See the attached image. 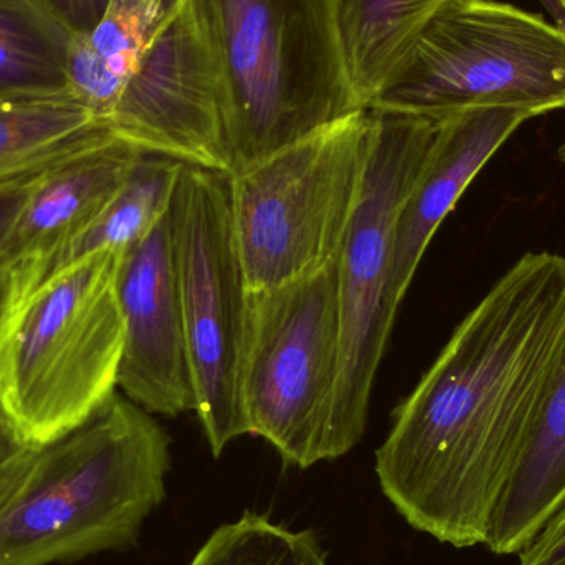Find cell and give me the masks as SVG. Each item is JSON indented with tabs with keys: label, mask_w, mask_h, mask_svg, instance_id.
<instances>
[{
	"label": "cell",
	"mask_w": 565,
	"mask_h": 565,
	"mask_svg": "<svg viewBox=\"0 0 565 565\" xmlns=\"http://www.w3.org/2000/svg\"><path fill=\"white\" fill-rule=\"evenodd\" d=\"M550 13L551 20L563 30L565 35V3L563 0H537ZM559 158L565 162V141L559 148Z\"/></svg>",
	"instance_id": "25"
},
{
	"label": "cell",
	"mask_w": 565,
	"mask_h": 565,
	"mask_svg": "<svg viewBox=\"0 0 565 565\" xmlns=\"http://www.w3.org/2000/svg\"><path fill=\"white\" fill-rule=\"evenodd\" d=\"M338 265L248 295L242 405L248 435L286 463L332 460L331 428L341 374Z\"/></svg>",
	"instance_id": "8"
},
{
	"label": "cell",
	"mask_w": 565,
	"mask_h": 565,
	"mask_svg": "<svg viewBox=\"0 0 565 565\" xmlns=\"http://www.w3.org/2000/svg\"><path fill=\"white\" fill-rule=\"evenodd\" d=\"M171 438L116 394L95 417L39 448L0 511V565L70 564L132 546L164 501Z\"/></svg>",
	"instance_id": "2"
},
{
	"label": "cell",
	"mask_w": 565,
	"mask_h": 565,
	"mask_svg": "<svg viewBox=\"0 0 565 565\" xmlns=\"http://www.w3.org/2000/svg\"><path fill=\"white\" fill-rule=\"evenodd\" d=\"M39 447L25 444L6 418H0V511L22 483Z\"/></svg>",
	"instance_id": "21"
},
{
	"label": "cell",
	"mask_w": 565,
	"mask_h": 565,
	"mask_svg": "<svg viewBox=\"0 0 565 565\" xmlns=\"http://www.w3.org/2000/svg\"><path fill=\"white\" fill-rule=\"evenodd\" d=\"M371 111L367 169L335 258L342 349L332 412V460L349 454L365 431L375 375L398 311L391 288L395 222L440 126L425 116Z\"/></svg>",
	"instance_id": "7"
},
{
	"label": "cell",
	"mask_w": 565,
	"mask_h": 565,
	"mask_svg": "<svg viewBox=\"0 0 565 565\" xmlns=\"http://www.w3.org/2000/svg\"><path fill=\"white\" fill-rule=\"evenodd\" d=\"M109 131L73 98L0 99V182L49 168Z\"/></svg>",
	"instance_id": "18"
},
{
	"label": "cell",
	"mask_w": 565,
	"mask_h": 565,
	"mask_svg": "<svg viewBox=\"0 0 565 565\" xmlns=\"http://www.w3.org/2000/svg\"><path fill=\"white\" fill-rule=\"evenodd\" d=\"M45 169L0 182V270L6 268L3 262H6L7 247L19 224L20 215Z\"/></svg>",
	"instance_id": "22"
},
{
	"label": "cell",
	"mask_w": 565,
	"mask_h": 565,
	"mask_svg": "<svg viewBox=\"0 0 565 565\" xmlns=\"http://www.w3.org/2000/svg\"><path fill=\"white\" fill-rule=\"evenodd\" d=\"M73 36L92 32L108 9L109 0H35Z\"/></svg>",
	"instance_id": "24"
},
{
	"label": "cell",
	"mask_w": 565,
	"mask_h": 565,
	"mask_svg": "<svg viewBox=\"0 0 565 565\" xmlns=\"http://www.w3.org/2000/svg\"><path fill=\"white\" fill-rule=\"evenodd\" d=\"M2 417H3L2 412H0V418H2Z\"/></svg>",
	"instance_id": "27"
},
{
	"label": "cell",
	"mask_w": 565,
	"mask_h": 565,
	"mask_svg": "<svg viewBox=\"0 0 565 565\" xmlns=\"http://www.w3.org/2000/svg\"><path fill=\"white\" fill-rule=\"evenodd\" d=\"M10 301H12V282L7 268L0 270V331H2L3 319L9 312Z\"/></svg>",
	"instance_id": "26"
},
{
	"label": "cell",
	"mask_w": 565,
	"mask_h": 565,
	"mask_svg": "<svg viewBox=\"0 0 565 565\" xmlns=\"http://www.w3.org/2000/svg\"><path fill=\"white\" fill-rule=\"evenodd\" d=\"M72 40L35 0H0V99L73 98Z\"/></svg>",
	"instance_id": "17"
},
{
	"label": "cell",
	"mask_w": 565,
	"mask_h": 565,
	"mask_svg": "<svg viewBox=\"0 0 565 565\" xmlns=\"http://www.w3.org/2000/svg\"><path fill=\"white\" fill-rule=\"evenodd\" d=\"M119 257L86 255L10 301L0 331V412L32 447L82 427L118 394Z\"/></svg>",
	"instance_id": "4"
},
{
	"label": "cell",
	"mask_w": 565,
	"mask_h": 565,
	"mask_svg": "<svg viewBox=\"0 0 565 565\" xmlns=\"http://www.w3.org/2000/svg\"><path fill=\"white\" fill-rule=\"evenodd\" d=\"M451 0H338L345 68L362 108L397 68L428 20Z\"/></svg>",
	"instance_id": "16"
},
{
	"label": "cell",
	"mask_w": 565,
	"mask_h": 565,
	"mask_svg": "<svg viewBox=\"0 0 565 565\" xmlns=\"http://www.w3.org/2000/svg\"><path fill=\"white\" fill-rule=\"evenodd\" d=\"M520 554V565H565V500Z\"/></svg>",
	"instance_id": "23"
},
{
	"label": "cell",
	"mask_w": 565,
	"mask_h": 565,
	"mask_svg": "<svg viewBox=\"0 0 565 565\" xmlns=\"http://www.w3.org/2000/svg\"><path fill=\"white\" fill-rule=\"evenodd\" d=\"M374 115L362 108L228 175L235 241L250 291L338 258L358 207Z\"/></svg>",
	"instance_id": "6"
},
{
	"label": "cell",
	"mask_w": 565,
	"mask_h": 565,
	"mask_svg": "<svg viewBox=\"0 0 565 565\" xmlns=\"http://www.w3.org/2000/svg\"><path fill=\"white\" fill-rule=\"evenodd\" d=\"M172 245L198 414L215 458L248 435L242 361L248 289L228 175L184 164L171 205Z\"/></svg>",
	"instance_id": "9"
},
{
	"label": "cell",
	"mask_w": 565,
	"mask_h": 565,
	"mask_svg": "<svg viewBox=\"0 0 565 565\" xmlns=\"http://www.w3.org/2000/svg\"><path fill=\"white\" fill-rule=\"evenodd\" d=\"M116 292L125 322L118 388L152 415L198 411L181 291L172 245L171 211L121 254Z\"/></svg>",
	"instance_id": "11"
},
{
	"label": "cell",
	"mask_w": 565,
	"mask_h": 565,
	"mask_svg": "<svg viewBox=\"0 0 565 565\" xmlns=\"http://www.w3.org/2000/svg\"><path fill=\"white\" fill-rule=\"evenodd\" d=\"M563 2L565 3V0H563Z\"/></svg>",
	"instance_id": "28"
},
{
	"label": "cell",
	"mask_w": 565,
	"mask_h": 565,
	"mask_svg": "<svg viewBox=\"0 0 565 565\" xmlns=\"http://www.w3.org/2000/svg\"><path fill=\"white\" fill-rule=\"evenodd\" d=\"M109 126L141 151L231 174L221 86L188 0H174L159 23Z\"/></svg>",
	"instance_id": "10"
},
{
	"label": "cell",
	"mask_w": 565,
	"mask_h": 565,
	"mask_svg": "<svg viewBox=\"0 0 565 565\" xmlns=\"http://www.w3.org/2000/svg\"><path fill=\"white\" fill-rule=\"evenodd\" d=\"M142 154L109 131L43 171L6 252L12 299L62 267L70 248L98 221Z\"/></svg>",
	"instance_id": "12"
},
{
	"label": "cell",
	"mask_w": 565,
	"mask_h": 565,
	"mask_svg": "<svg viewBox=\"0 0 565 565\" xmlns=\"http://www.w3.org/2000/svg\"><path fill=\"white\" fill-rule=\"evenodd\" d=\"M191 565H326V554L315 531H291L245 513L218 527Z\"/></svg>",
	"instance_id": "20"
},
{
	"label": "cell",
	"mask_w": 565,
	"mask_h": 565,
	"mask_svg": "<svg viewBox=\"0 0 565 565\" xmlns=\"http://www.w3.org/2000/svg\"><path fill=\"white\" fill-rule=\"evenodd\" d=\"M565 334V257H521L455 329L375 451L404 520L455 547L488 526L540 412Z\"/></svg>",
	"instance_id": "1"
},
{
	"label": "cell",
	"mask_w": 565,
	"mask_h": 565,
	"mask_svg": "<svg viewBox=\"0 0 565 565\" xmlns=\"http://www.w3.org/2000/svg\"><path fill=\"white\" fill-rule=\"evenodd\" d=\"M565 108V35L541 13L451 0L418 33L367 108L441 119L473 108Z\"/></svg>",
	"instance_id": "5"
},
{
	"label": "cell",
	"mask_w": 565,
	"mask_h": 565,
	"mask_svg": "<svg viewBox=\"0 0 565 565\" xmlns=\"http://www.w3.org/2000/svg\"><path fill=\"white\" fill-rule=\"evenodd\" d=\"M564 500L565 334L536 420L488 526V550L520 554Z\"/></svg>",
	"instance_id": "14"
},
{
	"label": "cell",
	"mask_w": 565,
	"mask_h": 565,
	"mask_svg": "<svg viewBox=\"0 0 565 565\" xmlns=\"http://www.w3.org/2000/svg\"><path fill=\"white\" fill-rule=\"evenodd\" d=\"M537 118L523 108H473L441 119L434 146L395 222L392 299L401 306L441 222L494 152L524 122Z\"/></svg>",
	"instance_id": "13"
},
{
	"label": "cell",
	"mask_w": 565,
	"mask_h": 565,
	"mask_svg": "<svg viewBox=\"0 0 565 565\" xmlns=\"http://www.w3.org/2000/svg\"><path fill=\"white\" fill-rule=\"evenodd\" d=\"M174 0H109L98 25L70 45V92L109 122L113 109Z\"/></svg>",
	"instance_id": "15"
},
{
	"label": "cell",
	"mask_w": 565,
	"mask_h": 565,
	"mask_svg": "<svg viewBox=\"0 0 565 565\" xmlns=\"http://www.w3.org/2000/svg\"><path fill=\"white\" fill-rule=\"evenodd\" d=\"M182 168L184 164L175 159L145 152L98 221L70 248L60 268L96 252L121 255L138 245L171 211Z\"/></svg>",
	"instance_id": "19"
},
{
	"label": "cell",
	"mask_w": 565,
	"mask_h": 565,
	"mask_svg": "<svg viewBox=\"0 0 565 565\" xmlns=\"http://www.w3.org/2000/svg\"><path fill=\"white\" fill-rule=\"evenodd\" d=\"M188 3L217 73L232 172L362 109L345 68L338 0Z\"/></svg>",
	"instance_id": "3"
}]
</instances>
